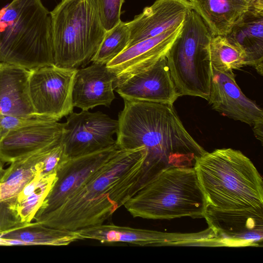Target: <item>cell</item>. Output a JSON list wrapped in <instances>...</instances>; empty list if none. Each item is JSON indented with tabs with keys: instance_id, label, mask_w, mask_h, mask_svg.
<instances>
[{
	"instance_id": "cell-17",
	"label": "cell",
	"mask_w": 263,
	"mask_h": 263,
	"mask_svg": "<svg viewBox=\"0 0 263 263\" xmlns=\"http://www.w3.org/2000/svg\"><path fill=\"white\" fill-rule=\"evenodd\" d=\"M192 9L190 2L185 0H156L128 22L130 40L127 48L178 26Z\"/></svg>"
},
{
	"instance_id": "cell-18",
	"label": "cell",
	"mask_w": 263,
	"mask_h": 263,
	"mask_svg": "<svg viewBox=\"0 0 263 263\" xmlns=\"http://www.w3.org/2000/svg\"><path fill=\"white\" fill-rule=\"evenodd\" d=\"M115 80L114 74L106 65L93 63L77 69L72 91L73 106L82 110L98 106L109 107L115 99Z\"/></svg>"
},
{
	"instance_id": "cell-2",
	"label": "cell",
	"mask_w": 263,
	"mask_h": 263,
	"mask_svg": "<svg viewBox=\"0 0 263 263\" xmlns=\"http://www.w3.org/2000/svg\"><path fill=\"white\" fill-rule=\"evenodd\" d=\"M146 155L143 147L120 149L41 223L72 231L103 224L145 185Z\"/></svg>"
},
{
	"instance_id": "cell-30",
	"label": "cell",
	"mask_w": 263,
	"mask_h": 263,
	"mask_svg": "<svg viewBox=\"0 0 263 263\" xmlns=\"http://www.w3.org/2000/svg\"><path fill=\"white\" fill-rule=\"evenodd\" d=\"M4 244L9 245H23L26 243L23 241L17 239H3Z\"/></svg>"
},
{
	"instance_id": "cell-8",
	"label": "cell",
	"mask_w": 263,
	"mask_h": 263,
	"mask_svg": "<svg viewBox=\"0 0 263 263\" xmlns=\"http://www.w3.org/2000/svg\"><path fill=\"white\" fill-rule=\"evenodd\" d=\"M77 70L53 65L30 70L29 95L36 116L58 121L73 112L72 91Z\"/></svg>"
},
{
	"instance_id": "cell-23",
	"label": "cell",
	"mask_w": 263,
	"mask_h": 263,
	"mask_svg": "<svg viewBox=\"0 0 263 263\" xmlns=\"http://www.w3.org/2000/svg\"><path fill=\"white\" fill-rule=\"evenodd\" d=\"M212 67L220 71L239 69L246 66V55L224 36H212L210 43Z\"/></svg>"
},
{
	"instance_id": "cell-29",
	"label": "cell",
	"mask_w": 263,
	"mask_h": 263,
	"mask_svg": "<svg viewBox=\"0 0 263 263\" xmlns=\"http://www.w3.org/2000/svg\"><path fill=\"white\" fill-rule=\"evenodd\" d=\"M40 177L39 176V178L35 179V180H31L25 186L21 194L22 195V198L28 196L35 191L39 184Z\"/></svg>"
},
{
	"instance_id": "cell-22",
	"label": "cell",
	"mask_w": 263,
	"mask_h": 263,
	"mask_svg": "<svg viewBox=\"0 0 263 263\" xmlns=\"http://www.w3.org/2000/svg\"><path fill=\"white\" fill-rule=\"evenodd\" d=\"M1 235L3 239H17L24 242L26 245L67 246L80 240L74 231L55 229L43 224L35 230H17Z\"/></svg>"
},
{
	"instance_id": "cell-6",
	"label": "cell",
	"mask_w": 263,
	"mask_h": 263,
	"mask_svg": "<svg viewBox=\"0 0 263 263\" xmlns=\"http://www.w3.org/2000/svg\"><path fill=\"white\" fill-rule=\"evenodd\" d=\"M54 65L78 69L90 62L106 33L97 0H62L50 12Z\"/></svg>"
},
{
	"instance_id": "cell-10",
	"label": "cell",
	"mask_w": 263,
	"mask_h": 263,
	"mask_svg": "<svg viewBox=\"0 0 263 263\" xmlns=\"http://www.w3.org/2000/svg\"><path fill=\"white\" fill-rule=\"evenodd\" d=\"M119 149L116 144L98 152L70 158L57 172L55 181L40 208V220L73 195Z\"/></svg>"
},
{
	"instance_id": "cell-13",
	"label": "cell",
	"mask_w": 263,
	"mask_h": 263,
	"mask_svg": "<svg viewBox=\"0 0 263 263\" xmlns=\"http://www.w3.org/2000/svg\"><path fill=\"white\" fill-rule=\"evenodd\" d=\"M184 22L158 35L141 41L128 47L108 63L106 66L115 77L114 88L128 78L149 68L166 57L181 34Z\"/></svg>"
},
{
	"instance_id": "cell-14",
	"label": "cell",
	"mask_w": 263,
	"mask_h": 263,
	"mask_svg": "<svg viewBox=\"0 0 263 263\" xmlns=\"http://www.w3.org/2000/svg\"><path fill=\"white\" fill-rule=\"evenodd\" d=\"M74 231L80 240L92 239L104 243L125 242L140 246H194L202 236L200 232L166 233L114 224H102Z\"/></svg>"
},
{
	"instance_id": "cell-16",
	"label": "cell",
	"mask_w": 263,
	"mask_h": 263,
	"mask_svg": "<svg viewBox=\"0 0 263 263\" xmlns=\"http://www.w3.org/2000/svg\"><path fill=\"white\" fill-rule=\"evenodd\" d=\"M64 123L44 120L0 135V158L17 160L61 142Z\"/></svg>"
},
{
	"instance_id": "cell-31",
	"label": "cell",
	"mask_w": 263,
	"mask_h": 263,
	"mask_svg": "<svg viewBox=\"0 0 263 263\" xmlns=\"http://www.w3.org/2000/svg\"><path fill=\"white\" fill-rule=\"evenodd\" d=\"M252 8L254 9L263 12V0H252Z\"/></svg>"
},
{
	"instance_id": "cell-1",
	"label": "cell",
	"mask_w": 263,
	"mask_h": 263,
	"mask_svg": "<svg viewBox=\"0 0 263 263\" xmlns=\"http://www.w3.org/2000/svg\"><path fill=\"white\" fill-rule=\"evenodd\" d=\"M124 102L118 115L116 144L121 149L145 148V185L166 169L194 167L206 152L186 130L173 104Z\"/></svg>"
},
{
	"instance_id": "cell-24",
	"label": "cell",
	"mask_w": 263,
	"mask_h": 263,
	"mask_svg": "<svg viewBox=\"0 0 263 263\" xmlns=\"http://www.w3.org/2000/svg\"><path fill=\"white\" fill-rule=\"evenodd\" d=\"M129 40L128 23L121 21L116 26L106 32L90 62L106 65L127 48Z\"/></svg>"
},
{
	"instance_id": "cell-12",
	"label": "cell",
	"mask_w": 263,
	"mask_h": 263,
	"mask_svg": "<svg viewBox=\"0 0 263 263\" xmlns=\"http://www.w3.org/2000/svg\"><path fill=\"white\" fill-rule=\"evenodd\" d=\"M225 247H258L263 238V209L218 210L206 208L203 215Z\"/></svg>"
},
{
	"instance_id": "cell-15",
	"label": "cell",
	"mask_w": 263,
	"mask_h": 263,
	"mask_svg": "<svg viewBox=\"0 0 263 263\" xmlns=\"http://www.w3.org/2000/svg\"><path fill=\"white\" fill-rule=\"evenodd\" d=\"M123 100L173 104L180 97L166 57L114 87Z\"/></svg>"
},
{
	"instance_id": "cell-3",
	"label": "cell",
	"mask_w": 263,
	"mask_h": 263,
	"mask_svg": "<svg viewBox=\"0 0 263 263\" xmlns=\"http://www.w3.org/2000/svg\"><path fill=\"white\" fill-rule=\"evenodd\" d=\"M194 168L206 208L263 209L262 178L251 160L231 148L206 152Z\"/></svg>"
},
{
	"instance_id": "cell-5",
	"label": "cell",
	"mask_w": 263,
	"mask_h": 263,
	"mask_svg": "<svg viewBox=\"0 0 263 263\" xmlns=\"http://www.w3.org/2000/svg\"><path fill=\"white\" fill-rule=\"evenodd\" d=\"M134 217L172 219L202 218L206 207L194 167H174L162 172L124 205Z\"/></svg>"
},
{
	"instance_id": "cell-28",
	"label": "cell",
	"mask_w": 263,
	"mask_h": 263,
	"mask_svg": "<svg viewBox=\"0 0 263 263\" xmlns=\"http://www.w3.org/2000/svg\"><path fill=\"white\" fill-rule=\"evenodd\" d=\"M44 120L47 119L37 116L25 117L0 115V135Z\"/></svg>"
},
{
	"instance_id": "cell-19",
	"label": "cell",
	"mask_w": 263,
	"mask_h": 263,
	"mask_svg": "<svg viewBox=\"0 0 263 263\" xmlns=\"http://www.w3.org/2000/svg\"><path fill=\"white\" fill-rule=\"evenodd\" d=\"M30 74L28 69L0 62V115L36 116L29 95Z\"/></svg>"
},
{
	"instance_id": "cell-7",
	"label": "cell",
	"mask_w": 263,
	"mask_h": 263,
	"mask_svg": "<svg viewBox=\"0 0 263 263\" xmlns=\"http://www.w3.org/2000/svg\"><path fill=\"white\" fill-rule=\"evenodd\" d=\"M212 35L201 17L190 11L182 31L166 58L173 80L180 96L208 100L212 67L210 43Z\"/></svg>"
},
{
	"instance_id": "cell-4",
	"label": "cell",
	"mask_w": 263,
	"mask_h": 263,
	"mask_svg": "<svg viewBox=\"0 0 263 263\" xmlns=\"http://www.w3.org/2000/svg\"><path fill=\"white\" fill-rule=\"evenodd\" d=\"M0 62L29 70L54 65L50 12L41 0H12L0 10Z\"/></svg>"
},
{
	"instance_id": "cell-27",
	"label": "cell",
	"mask_w": 263,
	"mask_h": 263,
	"mask_svg": "<svg viewBox=\"0 0 263 263\" xmlns=\"http://www.w3.org/2000/svg\"><path fill=\"white\" fill-rule=\"evenodd\" d=\"M101 18L106 31L121 20V8L124 0H97Z\"/></svg>"
},
{
	"instance_id": "cell-32",
	"label": "cell",
	"mask_w": 263,
	"mask_h": 263,
	"mask_svg": "<svg viewBox=\"0 0 263 263\" xmlns=\"http://www.w3.org/2000/svg\"><path fill=\"white\" fill-rule=\"evenodd\" d=\"M3 239L2 238L1 235H0V245H4ZM5 245V244H4Z\"/></svg>"
},
{
	"instance_id": "cell-21",
	"label": "cell",
	"mask_w": 263,
	"mask_h": 263,
	"mask_svg": "<svg viewBox=\"0 0 263 263\" xmlns=\"http://www.w3.org/2000/svg\"><path fill=\"white\" fill-rule=\"evenodd\" d=\"M213 36L226 35L252 7V0H190Z\"/></svg>"
},
{
	"instance_id": "cell-9",
	"label": "cell",
	"mask_w": 263,
	"mask_h": 263,
	"mask_svg": "<svg viewBox=\"0 0 263 263\" xmlns=\"http://www.w3.org/2000/svg\"><path fill=\"white\" fill-rule=\"evenodd\" d=\"M118 127V120L102 112H72L64 123L61 142L69 158L91 154L116 144Z\"/></svg>"
},
{
	"instance_id": "cell-26",
	"label": "cell",
	"mask_w": 263,
	"mask_h": 263,
	"mask_svg": "<svg viewBox=\"0 0 263 263\" xmlns=\"http://www.w3.org/2000/svg\"><path fill=\"white\" fill-rule=\"evenodd\" d=\"M40 177L35 191L21 200L19 210L22 218H29L41 208L57 178L56 174Z\"/></svg>"
},
{
	"instance_id": "cell-11",
	"label": "cell",
	"mask_w": 263,
	"mask_h": 263,
	"mask_svg": "<svg viewBox=\"0 0 263 263\" xmlns=\"http://www.w3.org/2000/svg\"><path fill=\"white\" fill-rule=\"evenodd\" d=\"M207 101L213 109L223 116L252 126L256 138L262 142V109L243 94L233 70L220 71L212 68Z\"/></svg>"
},
{
	"instance_id": "cell-33",
	"label": "cell",
	"mask_w": 263,
	"mask_h": 263,
	"mask_svg": "<svg viewBox=\"0 0 263 263\" xmlns=\"http://www.w3.org/2000/svg\"><path fill=\"white\" fill-rule=\"evenodd\" d=\"M185 1H189V2H190V0H185Z\"/></svg>"
},
{
	"instance_id": "cell-25",
	"label": "cell",
	"mask_w": 263,
	"mask_h": 263,
	"mask_svg": "<svg viewBox=\"0 0 263 263\" xmlns=\"http://www.w3.org/2000/svg\"><path fill=\"white\" fill-rule=\"evenodd\" d=\"M14 170L0 183V202L7 201L21 194L25 186L33 180L34 172L32 168L23 167Z\"/></svg>"
},
{
	"instance_id": "cell-20",
	"label": "cell",
	"mask_w": 263,
	"mask_h": 263,
	"mask_svg": "<svg viewBox=\"0 0 263 263\" xmlns=\"http://www.w3.org/2000/svg\"><path fill=\"white\" fill-rule=\"evenodd\" d=\"M224 36L246 55V66L263 74V12L251 7Z\"/></svg>"
}]
</instances>
